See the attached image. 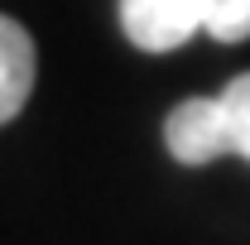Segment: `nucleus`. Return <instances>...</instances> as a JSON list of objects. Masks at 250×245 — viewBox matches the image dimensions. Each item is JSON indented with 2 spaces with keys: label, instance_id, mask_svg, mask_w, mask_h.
<instances>
[{
  "label": "nucleus",
  "instance_id": "f03ea898",
  "mask_svg": "<svg viewBox=\"0 0 250 245\" xmlns=\"http://www.w3.org/2000/svg\"><path fill=\"white\" fill-rule=\"evenodd\" d=\"M121 29L145 53H173L202 34V0H121Z\"/></svg>",
  "mask_w": 250,
  "mask_h": 245
},
{
  "label": "nucleus",
  "instance_id": "f257e3e1",
  "mask_svg": "<svg viewBox=\"0 0 250 245\" xmlns=\"http://www.w3.org/2000/svg\"><path fill=\"white\" fill-rule=\"evenodd\" d=\"M164 144L188 168H202V163H212L221 154H231L221 96H188V101H178L168 111V121H164Z\"/></svg>",
  "mask_w": 250,
  "mask_h": 245
},
{
  "label": "nucleus",
  "instance_id": "20e7f679",
  "mask_svg": "<svg viewBox=\"0 0 250 245\" xmlns=\"http://www.w3.org/2000/svg\"><path fill=\"white\" fill-rule=\"evenodd\" d=\"M221 111H226V140H231V154H241V159L250 163V72H241V77L226 82Z\"/></svg>",
  "mask_w": 250,
  "mask_h": 245
},
{
  "label": "nucleus",
  "instance_id": "7ed1b4c3",
  "mask_svg": "<svg viewBox=\"0 0 250 245\" xmlns=\"http://www.w3.org/2000/svg\"><path fill=\"white\" fill-rule=\"evenodd\" d=\"M34 92V39L20 20L0 15V125H10Z\"/></svg>",
  "mask_w": 250,
  "mask_h": 245
},
{
  "label": "nucleus",
  "instance_id": "39448f33",
  "mask_svg": "<svg viewBox=\"0 0 250 245\" xmlns=\"http://www.w3.org/2000/svg\"><path fill=\"white\" fill-rule=\"evenodd\" d=\"M202 29L217 43L250 39V0H202Z\"/></svg>",
  "mask_w": 250,
  "mask_h": 245
}]
</instances>
